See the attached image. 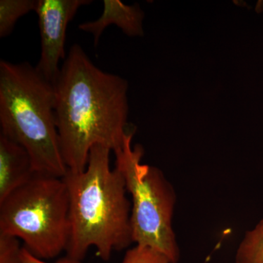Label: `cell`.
Masks as SVG:
<instances>
[{
	"label": "cell",
	"mask_w": 263,
	"mask_h": 263,
	"mask_svg": "<svg viewBox=\"0 0 263 263\" xmlns=\"http://www.w3.org/2000/svg\"><path fill=\"white\" fill-rule=\"evenodd\" d=\"M60 148L69 171L83 172L96 145L122 149L128 124V82L100 70L79 44L71 46L53 83Z\"/></svg>",
	"instance_id": "obj_1"
},
{
	"label": "cell",
	"mask_w": 263,
	"mask_h": 263,
	"mask_svg": "<svg viewBox=\"0 0 263 263\" xmlns=\"http://www.w3.org/2000/svg\"><path fill=\"white\" fill-rule=\"evenodd\" d=\"M108 147L96 145L83 172L67 171L63 179L70 200V236L66 256L81 261L91 247L108 261L115 251L133 243L131 202L122 173L111 169Z\"/></svg>",
	"instance_id": "obj_2"
},
{
	"label": "cell",
	"mask_w": 263,
	"mask_h": 263,
	"mask_svg": "<svg viewBox=\"0 0 263 263\" xmlns=\"http://www.w3.org/2000/svg\"><path fill=\"white\" fill-rule=\"evenodd\" d=\"M54 108L53 85L35 67L0 61V135L27 151L34 172L64 178Z\"/></svg>",
	"instance_id": "obj_3"
},
{
	"label": "cell",
	"mask_w": 263,
	"mask_h": 263,
	"mask_svg": "<svg viewBox=\"0 0 263 263\" xmlns=\"http://www.w3.org/2000/svg\"><path fill=\"white\" fill-rule=\"evenodd\" d=\"M70 200L63 178L35 173L0 202V233L16 237L34 257L48 260L66 252Z\"/></svg>",
	"instance_id": "obj_4"
},
{
	"label": "cell",
	"mask_w": 263,
	"mask_h": 263,
	"mask_svg": "<svg viewBox=\"0 0 263 263\" xmlns=\"http://www.w3.org/2000/svg\"><path fill=\"white\" fill-rule=\"evenodd\" d=\"M136 129L131 124L124 146L115 153V167L124 176L132 197L133 243L157 249L171 263H178L180 249L172 224L176 192L161 170L141 163L144 149L140 144L132 147Z\"/></svg>",
	"instance_id": "obj_5"
},
{
	"label": "cell",
	"mask_w": 263,
	"mask_h": 263,
	"mask_svg": "<svg viewBox=\"0 0 263 263\" xmlns=\"http://www.w3.org/2000/svg\"><path fill=\"white\" fill-rule=\"evenodd\" d=\"M91 0H38L35 12L41 37V54L36 69L53 84L60 74V60H65L67 27L81 7Z\"/></svg>",
	"instance_id": "obj_6"
},
{
	"label": "cell",
	"mask_w": 263,
	"mask_h": 263,
	"mask_svg": "<svg viewBox=\"0 0 263 263\" xmlns=\"http://www.w3.org/2000/svg\"><path fill=\"white\" fill-rule=\"evenodd\" d=\"M143 18L144 13L139 5H127L119 0H104L103 12L100 18L81 24L79 29L92 34L97 46L104 30L111 24L117 25L129 37L143 36Z\"/></svg>",
	"instance_id": "obj_7"
},
{
	"label": "cell",
	"mask_w": 263,
	"mask_h": 263,
	"mask_svg": "<svg viewBox=\"0 0 263 263\" xmlns=\"http://www.w3.org/2000/svg\"><path fill=\"white\" fill-rule=\"evenodd\" d=\"M34 174L27 151L0 135V202L28 182Z\"/></svg>",
	"instance_id": "obj_8"
},
{
	"label": "cell",
	"mask_w": 263,
	"mask_h": 263,
	"mask_svg": "<svg viewBox=\"0 0 263 263\" xmlns=\"http://www.w3.org/2000/svg\"><path fill=\"white\" fill-rule=\"evenodd\" d=\"M35 0H1L0 1V37L4 38L13 32L21 17L34 10Z\"/></svg>",
	"instance_id": "obj_9"
},
{
	"label": "cell",
	"mask_w": 263,
	"mask_h": 263,
	"mask_svg": "<svg viewBox=\"0 0 263 263\" xmlns=\"http://www.w3.org/2000/svg\"><path fill=\"white\" fill-rule=\"evenodd\" d=\"M235 263H263V218L245 233L237 249Z\"/></svg>",
	"instance_id": "obj_10"
},
{
	"label": "cell",
	"mask_w": 263,
	"mask_h": 263,
	"mask_svg": "<svg viewBox=\"0 0 263 263\" xmlns=\"http://www.w3.org/2000/svg\"><path fill=\"white\" fill-rule=\"evenodd\" d=\"M122 263H171L165 254L148 246L136 245L128 249Z\"/></svg>",
	"instance_id": "obj_11"
},
{
	"label": "cell",
	"mask_w": 263,
	"mask_h": 263,
	"mask_svg": "<svg viewBox=\"0 0 263 263\" xmlns=\"http://www.w3.org/2000/svg\"><path fill=\"white\" fill-rule=\"evenodd\" d=\"M22 250L18 238L0 233V263H23Z\"/></svg>",
	"instance_id": "obj_12"
},
{
	"label": "cell",
	"mask_w": 263,
	"mask_h": 263,
	"mask_svg": "<svg viewBox=\"0 0 263 263\" xmlns=\"http://www.w3.org/2000/svg\"><path fill=\"white\" fill-rule=\"evenodd\" d=\"M22 262L23 263H49L46 260L37 258L32 255L30 252H29L24 247L22 250ZM54 263H82L81 261L76 260V259L70 258V257L65 256L62 258L59 259Z\"/></svg>",
	"instance_id": "obj_13"
}]
</instances>
